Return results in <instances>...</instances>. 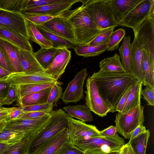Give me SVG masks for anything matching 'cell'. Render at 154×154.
I'll list each match as a JSON object with an SVG mask.
<instances>
[{"instance_id": "52a82bcc", "label": "cell", "mask_w": 154, "mask_h": 154, "mask_svg": "<svg viewBox=\"0 0 154 154\" xmlns=\"http://www.w3.org/2000/svg\"><path fill=\"white\" fill-rule=\"evenodd\" d=\"M154 17V0H142L118 24L133 29L135 32L146 19Z\"/></svg>"}, {"instance_id": "94428289", "label": "cell", "mask_w": 154, "mask_h": 154, "mask_svg": "<svg viewBox=\"0 0 154 154\" xmlns=\"http://www.w3.org/2000/svg\"><path fill=\"white\" fill-rule=\"evenodd\" d=\"M7 121H4L0 123V133L3 131Z\"/></svg>"}, {"instance_id": "ffe728a7", "label": "cell", "mask_w": 154, "mask_h": 154, "mask_svg": "<svg viewBox=\"0 0 154 154\" xmlns=\"http://www.w3.org/2000/svg\"><path fill=\"white\" fill-rule=\"evenodd\" d=\"M20 60L23 72L26 74L45 72L35 58L34 52L19 47Z\"/></svg>"}, {"instance_id": "5bb4252c", "label": "cell", "mask_w": 154, "mask_h": 154, "mask_svg": "<svg viewBox=\"0 0 154 154\" xmlns=\"http://www.w3.org/2000/svg\"><path fill=\"white\" fill-rule=\"evenodd\" d=\"M6 80L11 85H14L46 84L57 81L45 72L32 74L12 72Z\"/></svg>"}, {"instance_id": "f35d334b", "label": "cell", "mask_w": 154, "mask_h": 154, "mask_svg": "<svg viewBox=\"0 0 154 154\" xmlns=\"http://www.w3.org/2000/svg\"><path fill=\"white\" fill-rule=\"evenodd\" d=\"M63 84L57 81L52 87L48 96V103L52 105L53 106L57 107L58 102L62 97L63 88L60 85Z\"/></svg>"}, {"instance_id": "ac0fdd59", "label": "cell", "mask_w": 154, "mask_h": 154, "mask_svg": "<svg viewBox=\"0 0 154 154\" xmlns=\"http://www.w3.org/2000/svg\"><path fill=\"white\" fill-rule=\"evenodd\" d=\"M69 141L68 127L49 139L31 154H55L61 146Z\"/></svg>"}, {"instance_id": "44dd1931", "label": "cell", "mask_w": 154, "mask_h": 154, "mask_svg": "<svg viewBox=\"0 0 154 154\" xmlns=\"http://www.w3.org/2000/svg\"><path fill=\"white\" fill-rule=\"evenodd\" d=\"M0 38L23 49L33 52L32 47L29 39L11 29L0 26Z\"/></svg>"}, {"instance_id": "2e32d148", "label": "cell", "mask_w": 154, "mask_h": 154, "mask_svg": "<svg viewBox=\"0 0 154 154\" xmlns=\"http://www.w3.org/2000/svg\"><path fill=\"white\" fill-rule=\"evenodd\" d=\"M65 13L47 21L42 26L50 32L76 44L72 26L65 16Z\"/></svg>"}, {"instance_id": "9f6ffc18", "label": "cell", "mask_w": 154, "mask_h": 154, "mask_svg": "<svg viewBox=\"0 0 154 154\" xmlns=\"http://www.w3.org/2000/svg\"><path fill=\"white\" fill-rule=\"evenodd\" d=\"M146 131L145 127L143 125H139L132 132L130 140H132L141 134L144 133Z\"/></svg>"}, {"instance_id": "484cf974", "label": "cell", "mask_w": 154, "mask_h": 154, "mask_svg": "<svg viewBox=\"0 0 154 154\" xmlns=\"http://www.w3.org/2000/svg\"><path fill=\"white\" fill-rule=\"evenodd\" d=\"M36 26L43 36L52 43L53 47L73 49L77 45L69 40L50 32L42 26Z\"/></svg>"}, {"instance_id": "3957f363", "label": "cell", "mask_w": 154, "mask_h": 154, "mask_svg": "<svg viewBox=\"0 0 154 154\" xmlns=\"http://www.w3.org/2000/svg\"><path fill=\"white\" fill-rule=\"evenodd\" d=\"M87 154H104L120 151L125 145L123 138L117 134L112 137H100L76 140L72 142Z\"/></svg>"}, {"instance_id": "b9f144b4", "label": "cell", "mask_w": 154, "mask_h": 154, "mask_svg": "<svg viewBox=\"0 0 154 154\" xmlns=\"http://www.w3.org/2000/svg\"><path fill=\"white\" fill-rule=\"evenodd\" d=\"M65 13L57 16L24 14L25 19L27 21L32 22L36 26H42L47 21L54 18L61 16Z\"/></svg>"}, {"instance_id": "8992f818", "label": "cell", "mask_w": 154, "mask_h": 154, "mask_svg": "<svg viewBox=\"0 0 154 154\" xmlns=\"http://www.w3.org/2000/svg\"><path fill=\"white\" fill-rule=\"evenodd\" d=\"M144 106L139 105L124 113L116 114L114 122L117 132L125 139L130 138L135 129L144 121Z\"/></svg>"}, {"instance_id": "f6af8a7d", "label": "cell", "mask_w": 154, "mask_h": 154, "mask_svg": "<svg viewBox=\"0 0 154 154\" xmlns=\"http://www.w3.org/2000/svg\"><path fill=\"white\" fill-rule=\"evenodd\" d=\"M55 154H87L75 146L70 141L63 144Z\"/></svg>"}, {"instance_id": "e7e4bbea", "label": "cell", "mask_w": 154, "mask_h": 154, "mask_svg": "<svg viewBox=\"0 0 154 154\" xmlns=\"http://www.w3.org/2000/svg\"><path fill=\"white\" fill-rule=\"evenodd\" d=\"M3 104L2 102V100H0V108H1L3 107L2 106L3 105Z\"/></svg>"}, {"instance_id": "ba28073f", "label": "cell", "mask_w": 154, "mask_h": 154, "mask_svg": "<svg viewBox=\"0 0 154 154\" xmlns=\"http://www.w3.org/2000/svg\"><path fill=\"white\" fill-rule=\"evenodd\" d=\"M86 87V106L90 111L100 117L106 116L110 109L100 95L95 82L91 77L87 79Z\"/></svg>"}, {"instance_id": "f546056e", "label": "cell", "mask_w": 154, "mask_h": 154, "mask_svg": "<svg viewBox=\"0 0 154 154\" xmlns=\"http://www.w3.org/2000/svg\"><path fill=\"white\" fill-rule=\"evenodd\" d=\"M107 44L77 45L74 48L76 54L85 57L99 56L106 50Z\"/></svg>"}, {"instance_id": "7a4b0ae2", "label": "cell", "mask_w": 154, "mask_h": 154, "mask_svg": "<svg viewBox=\"0 0 154 154\" xmlns=\"http://www.w3.org/2000/svg\"><path fill=\"white\" fill-rule=\"evenodd\" d=\"M65 16L72 26L77 45L88 43L103 30L97 26L82 5L74 10L67 11Z\"/></svg>"}, {"instance_id": "d6a6232c", "label": "cell", "mask_w": 154, "mask_h": 154, "mask_svg": "<svg viewBox=\"0 0 154 154\" xmlns=\"http://www.w3.org/2000/svg\"><path fill=\"white\" fill-rule=\"evenodd\" d=\"M37 132L11 130H4L0 133V143L10 144H14L25 137L36 133Z\"/></svg>"}, {"instance_id": "d6986e66", "label": "cell", "mask_w": 154, "mask_h": 154, "mask_svg": "<svg viewBox=\"0 0 154 154\" xmlns=\"http://www.w3.org/2000/svg\"><path fill=\"white\" fill-rule=\"evenodd\" d=\"M71 57V51L66 48H63L45 72L57 81L64 72Z\"/></svg>"}, {"instance_id": "5b68a950", "label": "cell", "mask_w": 154, "mask_h": 154, "mask_svg": "<svg viewBox=\"0 0 154 154\" xmlns=\"http://www.w3.org/2000/svg\"><path fill=\"white\" fill-rule=\"evenodd\" d=\"M81 2L83 9L100 29L118 26L109 0H81Z\"/></svg>"}, {"instance_id": "f5cc1de1", "label": "cell", "mask_w": 154, "mask_h": 154, "mask_svg": "<svg viewBox=\"0 0 154 154\" xmlns=\"http://www.w3.org/2000/svg\"><path fill=\"white\" fill-rule=\"evenodd\" d=\"M47 113L43 112H31L24 113L19 119H36L42 117Z\"/></svg>"}, {"instance_id": "9a60e30c", "label": "cell", "mask_w": 154, "mask_h": 154, "mask_svg": "<svg viewBox=\"0 0 154 154\" xmlns=\"http://www.w3.org/2000/svg\"><path fill=\"white\" fill-rule=\"evenodd\" d=\"M50 116L49 113L42 117L36 119L8 120L6 122L3 131L11 130L37 132L43 127Z\"/></svg>"}, {"instance_id": "83f0119b", "label": "cell", "mask_w": 154, "mask_h": 154, "mask_svg": "<svg viewBox=\"0 0 154 154\" xmlns=\"http://www.w3.org/2000/svg\"><path fill=\"white\" fill-rule=\"evenodd\" d=\"M130 36L125 37L119 50L122 63L127 73H131V44Z\"/></svg>"}, {"instance_id": "74e56055", "label": "cell", "mask_w": 154, "mask_h": 154, "mask_svg": "<svg viewBox=\"0 0 154 154\" xmlns=\"http://www.w3.org/2000/svg\"><path fill=\"white\" fill-rule=\"evenodd\" d=\"M125 30L122 28L113 31L107 44L106 51H112L118 49L119 43L125 36Z\"/></svg>"}, {"instance_id": "8fae6325", "label": "cell", "mask_w": 154, "mask_h": 154, "mask_svg": "<svg viewBox=\"0 0 154 154\" xmlns=\"http://www.w3.org/2000/svg\"><path fill=\"white\" fill-rule=\"evenodd\" d=\"M88 75L86 69H83L79 72L68 84L61 98L65 104L76 103L84 98L83 87Z\"/></svg>"}, {"instance_id": "d4e9b609", "label": "cell", "mask_w": 154, "mask_h": 154, "mask_svg": "<svg viewBox=\"0 0 154 154\" xmlns=\"http://www.w3.org/2000/svg\"><path fill=\"white\" fill-rule=\"evenodd\" d=\"M52 87L26 95L17 102L21 106L47 103Z\"/></svg>"}, {"instance_id": "816d5d0a", "label": "cell", "mask_w": 154, "mask_h": 154, "mask_svg": "<svg viewBox=\"0 0 154 154\" xmlns=\"http://www.w3.org/2000/svg\"><path fill=\"white\" fill-rule=\"evenodd\" d=\"M10 85L5 79H0V100H2L6 97Z\"/></svg>"}, {"instance_id": "bcb514c9", "label": "cell", "mask_w": 154, "mask_h": 154, "mask_svg": "<svg viewBox=\"0 0 154 154\" xmlns=\"http://www.w3.org/2000/svg\"><path fill=\"white\" fill-rule=\"evenodd\" d=\"M18 100L16 85H11L7 94L2 100L3 105H10L14 101Z\"/></svg>"}, {"instance_id": "91938a15", "label": "cell", "mask_w": 154, "mask_h": 154, "mask_svg": "<svg viewBox=\"0 0 154 154\" xmlns=\"http://www.w3.org/2000/svg\"><path fill=\"white\" fill-rule=\"evenodd\" d=\"M129 145V142L125 144L122 148L119 154H128Z\"/></svg>"}, {"instance_id": "f1b7e54d", "label": "cell", "mask_w": 154, "mask_h": 154, "mask_svg": "<svg viewBox=\"0 0 154 154\" xmlns=\"http://www.w3.org/2000/svg\"><path fill=\"white\" fill-rule=\"evenodd\" d=\"M100 71L107 72H125L119 55L116 53L112 57L105 58L99 63Z\"/></svg>"}, {"instance_id": "9c48e42d", "label": "cell", "mask_w": 154, "mask_h": 154, "mask_svg": "<svg viewBox=\"0 0 154 154\" xmlns=\"http://www.w3.org/2000/svg\"><path fill=\"white\" fill-rule=\"evenodd\" d=\"M134 33L143 49L154 63V17L144 21Z\"/></svg>"}, {"instance_id": "c3c4849f", "label": "cell", "mask_w": 154, "mask_h": 154, "mask_svg": "<svg viewBox=\"0 0 154 154\" xmlns=\"http://www.w3.org/2000/svg\"><path fill=\"white\" fill-rule=\"evenodd\" d=\"M0 66L13 72V71L9 58L4 50L0 46Z\"/></svg>"}, {"instance_id": "680465c9", "label": "cell", "mask_w": 154, "mask_h": 154, "mask_svg": "<svg viewBox=\"0 0 154 154\" xmlns=\"http://www.w3.org/2000/svg\"><path fill=\"white\" fill-rule=\"evenodd\" d=\"M11 144L0 143V154H3Z\"/></svg>"}, {"instance_id": "7dc6e473", "label": "cell", "mask_w": 154, "mask_h": 154, "mask_svg": "<svg viewBox=\"0 0 154 154\" xmlns=\"http://www.w3.org/2000/svg\"><path fill=\"white\" fill-rule=\"evenodd\" d=\"M154 88L148 86H146L145 88L142 90L141 94L143 96V98L149 105H154Z\"/></svg>"}, {"instance_id": "6f0895ef", "label": "cell", "mask_w": 154, "mask_h": 154, "mask_svg": "<svg viewBox=\"0 0 154 154\" xmlns=\"http://www.w3.org/2000/svg\"><path fill=\"white\" fill-rule=\"evenodd\" d=\"M12 72L0 66V79L6 80Z\"/></svg>"}, {"instance_id": "277c9868", "label": "cell", "mask_w": 154, "mask_h": 154, "mask_svg": "<svg viewBox=\"0 0 154 154\" xmlns=\"http://www.w3.org/2000/svg\"><path fill=\"white\" fill-rule=\"evenodd\" d=\"M50 117L34 137L29 153H31L46 141L68 127L69 115L60 109L50 113Z\"/></svg>"}, {"instance_id": "6125c7cd", "label": "cell", "mask_w": 154, "mask_h": 154, "mask_svg": "<svg viewBox=\"0 0 154 154\" xmlns=\"http://www.w3.org/2000/svg\"><path fill=\"white\" fill-rule=\"evenodd\" d=\"M128 154H135L132 149L130 144L129 147Z\"/></svg>"}, {"instance_id": "7bdbcfd3", "label": "cell", "mask_w": 154, "mask_h": 154, "mask_svg": "<svg viewBox=\"0 0 154 154\" xmlns=\"http://www.w3.org/2000/svg\"><path fill=\"white\" fill-rule=\"evenodd\" d=\"M22 2V0H0V8L10 11L20 12Z\"/></svg>"}, {"instance_id": "6da1fadb", "label": "cell", "mask_w": 154, "mask_h": 154, "mask_svg": "<svg viewBox=\"0 0 154 154\" xmlns=\"http://www.w3.org/2000/svg\"><path fill=\"white\" fill-rule=\"evenodd\" d=\"M91 77L94 81L100 96L110 109L115 112L120 100L128 88L138 80L131 73L94 72Z\"/></svg>"}, {"instance_id": "e0dca14e", "label": "cell", "mask_w": 154, "mask_h": 154, "mask_svg": "<svg viewBox=\"0 0 154 154\" xmlns=\"http://www.w3.org/2000/svg\"><path fill=\"white\" fill-rule=\"evenodd\" d=\"M131 44V73L143 85L148 86L143 71V49L140 42L134 35Z\"/></svg>"}, {"instance_id": "d590c367", "label": "cell", "mask_w": 154, "mask_h": 154, "mask_svg": "<svg viewBox=\"0 0 154 154\" xmlns=\"http://www.w3.org/2000/svg\"><path fill=\"white\" fill-rule=\"evenodd\" d=\"M150 136L149 130L136 137L129 140V143L135 154H146L148 141Z\"/></svg>"}, {"instance_id": "681fc988", "label": "cell", "mask_w": 154, "mask_h": 154, "mask_svg": "<svg viewBox=\"0 0 154 154\" xmlns=\"http://www.w3.org/2000/svg\"><path fill=\"white\" fill-rule=\"evenodd\" d=\"M134 84L131 85L126 91L117 104L115 112L118 111V112H122Z\"/></svg>"}, {"instance_id": "1f68e13d", "label": "cell", "mask_w": 154, "mask_h": 154, "mask_svg": "<svg viewBox=\"0 0 154 154\" xmlns=\"http://www.w3.org/2000/svg\"><path fill=\"white\" fill-rule=\"evenodd\" d=\"M36 133L27 136L11 144L3 154H26L29 153L32 142Z\"/></svg>"}, {"instance_id": "4dcf8cb0", "label": "cell", "mask_w": 154, "mask_h": 154, "mask_svg": "<svg viewBox=\"0 0 154 154\" xmlns=\"http://www.w3.org/2000/svg\"><path fill=\"white\" fill-rule=\"evenodd\" d=\"M143 85L142 82L139 81L134 84L125 106L121 113H124L131 109L141 105L140 100Z\"/></svg>"}, {"instance_id": "7c38bea8", "label": "cell", "mask_w": 154, "mask_h": 154, "mask_svg": "<svg viewBox=\"0 0 154 154\" xmlns=\"http://www.w3.org/2000/svg\"><path fill=\"white\" fill-rule=\"evenodd\" d=\"M0 26L11 29L29 39L27 21L23 13L0 8Z\"/></svg>"}, {"instance_id": "60d3db41", "label": "cell", "mask_w": 154, "mask_h": 154, "mask_svg": "<svg viewBox=\"0 0 154 154\" xmlns=\"http://www.w3.org/2000/svg\"><path fill=\"white\" fill-rule=\"evenodd\" d=\"M59 1L60 0H22L21 11L26 9L36 8L57 2Z\"/></svg>"}, {"instance_id": "cb8c5ba5", "label": "cell", "mask_w": 154, "mask_h": 154, "mask_svg": "<svg viewBox=\"0 0 154 154\" xmlns=\"http://www.w3.org/2000/svg\"><path fill=\"white\" fill-rule=\"evenodd\" d=\"M63 48L54 47L41 48L34 54L39 63L45 70Z\"/></svg>"}, {"instance_id": "be15d7a7", "label": "cell", "mask_w": 154, "mask_h": 154, "mask_svg": "<svg viewBox=\"0 0 154 154\" xmlns=\"http://www.w3.org/2000/svg\"><path fill=\"white\" fill-rule=\"evenodd\" d=\"M120 151L110 152L104 154H119L120 152Z\"/></svg>"}, {"instance_id": "11a10c76", "label": "cell", "mask_w": 154, "mask_h": 154, "mask_svg": "<svg viewBox=\"0 0 154 154\" xmlns=\"http://www.w3.org/2000/svg\"><path fill=\"white\" fill-rule=\"evenodd\" d=\"M24 113L22 107L20 106L10 114L9 120L19 119Z\"/></svg>"}, {"instance_id": "f907efd6", "label": "cell", "mask_w": 154, "mask_h": 154, "mask_svg": "<svg viewBox=\"0 0 154 154\" xmlns=\"http://www.w3.org/2000/svg\"><path fill=\"white\" fill-rule=\"evenodd\" d=\"M17 108L13 107L10 108L3 107L0 108V123L8 121L9 119L10 114Z\"/></svg>"}, {"instance_id": "4fadbf2b", "label": "cell", "mask_w": 154, "mask_h": 154, "mask_svg": "<svg viewBox=\"0 0 154 154\" xmlns=\"http://www.w3.org/2000/svg\"><path fill=\"white\" fill-rule=\"evenodd\" d=\"M81 2L79 0H60L57 2L36 8L22 10L25 14L57 16L70 9L74 4Z\"/></svg>"}, {"instance_id": "db71d44e", "label": "cell", "mask_w": 154, "mask_h": 154, "mask_svg": "<svg viewBox=\"0 0 154 154\" xmlns=\"http://www.w3.org/2000/svg\"><path fill=\"white\" fill-rule=\"evenodd\" d=\"M117 134L115 126L111 125L108 128L100 131V134L103 137H112Z\"/></svg>"}, {"instance_id": "8d00e7d4", "label": "cell", "mask_w": 154, "mask_h": 154, "mask_svg": "<svg viewBox=\"0 0 154 154\" xmlns=\"http://www.w3.org/2000/svg\"><path fill=\"white\" fill-rule=\"evenodd\" d=\"M142 66L147 86L154 88V63L151 61L146 52L143 49Z\"/></svg>"}, {"instance_id": "ee69618b", "label": "cell", "mask_w": 154, "mask_h": 154, "mask_svg": "<svg viewBox=\"0 0 154 154\" xmlns=\"http://www.w3.org/2000/svg\"><path fill=\"white\" fill-rule=\"evenodd\" d=\"M22 107L24 113L31 112H43L49 113L53 111V106L52 105L47 103Z\"/></svg>"}, {"instance_id": "4316f807", "label": "cell", "mask_w": 154, "mask_h": 154, "mask_svg": "<svg viewBox=\"0 0 154 154\" xmlns=\"http://www.w3.org/2000/svg\"><path fill=\"white\" fill-rule=\"evenodd\" d=\"M63 108L72 118H75L85 122H91L93 120L90 111L86 105L68 106Z\"/></svg>"}, {"instance_id": "7402d4cb", "label": "cell", "mask_w": 154, "mask_h": 154, "mask_svg": "<svg viewBox=\"0 0 154 154\" xmlns=\"http://www.w3.org/2000/svg\"><path fill=\"white\" fill-rule=\"evenodd\" d=\"M142 0H109L118 24Z\"/></svg>"}, {"instance_id": "e575fe53", "label": "cell", "mask_w": 154, "mask_h": 154, "mask_svg": "<svg viewBox=\"0 0 154 154\" xmlns=\"http://www.w3.org/2000/svg\"><path fill=\"white\" fill-rule=\"evenodd\" d=\"M55 82L46 84L16 85L18 97L17 102L20 101L23 97L26 95L52 86Z\"/></svg>"}, {"instance_id": "603a6c76", "label": "cell", "mask_w": 154, "mask_h": 154, "mask_svg": "<svg viewBox=\"0 0 154 154\" xmlns=\"http://www.w3.org/2000/svg\"><path fill=\"white\" fill-rule=\"evenodd\" d=\"M0 46L6 53L10 62L13 72H23L20 60L19 47L0 38Z\"/></svg>"}, {"instance_id": "ab89813d", "label": "cell", "mask_w": 154, "mask_h": 154, "mask_svg": "<svg viewBox=\"0 0 154 154\" xmlns=\"http://www.w3.org/2000/svg\"><path fill=\"white\" fill-rule=\"evenodd\" d=\"M115 28L111 27L103 29L96 37L86 44L90 45L107 44Z\"/></svg>"}, {"instance_id": "836d02e7", "label": "cell", "mask_w": 154, "mask_h": 154, "mask_svg": "<svg viewBox=\"0 0 154 154\" xmlns=\"http://www.w3.org/2000/svg\"><path fill=\"white\" fill-rule=\"evenodd\" d=\"M27 21L29 40L38 44L41 48L53 47L52 43L43 36L35 24L30 21Z\"/></svg>"}, {"instance_id": "30bf717a", "label": "cell", "mask_w": 154, "mask_h": 154, "mask_svg": "<svg viewBox=\"0 0 154 154\" xmlns=\"http://www.w3.org/2000/svg\"><path fill=\"white\" fill-rule=\"evenodd\" d=\"M68 129L69 140L73 141L91 138L102 137L100 131L93 125L86 124L84 122L75 119L68 116Z\"/></svg>"}, {"instance_id": "03108f58", "label": "cell", "mask_w": 154, "mask_h": 154, "mask_svg": "<svg viewBox=\"0 0 154 154\" xmlns=\"http://www.w3.org/2000/svg\"><path fill=\"white\" fill-rule=\"evenodd\" d=\"M26 154H31L29 153H27Z\"/></svg>"}]
</instances>
